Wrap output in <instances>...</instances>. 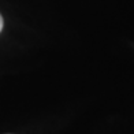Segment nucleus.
<instances>
[{"instance_id":"obj_1","label":"nucleus","mask_w":134,"mask_h":134,"mask_svg":"<svg viewBox=\"0 0 134 134\" xmlns=\"http://www.w3.org/2000/svg\"><path fill=\"white\" fill-rule=\"evenodd\" d=\"M3 25H4V22H3V18H2V15H0V32L3 30Z\"/></svg>"}]
</instances>
